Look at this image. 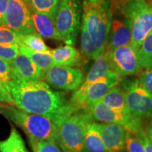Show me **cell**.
I'll use <instances>...</instances> for the list:
<instances>
[{
	"mask_svg": "<svg viewBox=\"0 0 152 152\" xmlns=\"http://www.w3.org/2000/svg\"><path fill=\"white\" fill-rule=\"evenodd\" d=\"M20 53L16 45H0V58L11 64Z\"/></svg>",
	"mask_w": 152,
	"mask_h": 152,
	"instance_id": "obj_29",
	"label": "cell"
},
{
	"mask_svg": "<svg viewBox=\"0 0 152 152\" xmlns=\"http://www.w3.org/2000/svg\"><path fill=\"white\" fill-rule=\"evenodd\" d=\"M121 11L132 26L130 45L137 51L152 30V2L148 0H124Z\"/></svg>",
	"mask_w": 152,
	"mask_h": 152,
	"instance_id": "obj_5",
	"label": "cell"
},
{
	"mask_svg": "<svg viewBox=\"0 0 152 152\" xmlns=\"http://www.w3.org/2000/svg\"><path fill=\"white\" fill-rule=\"evenodd\" d=\"M108 50L110 68L116 75L130 76L140 72L137 51L130 45Z\"/></svg>",
	"mask_w": 152,
	"mask_h": 152,
	"instance_id": "obj_12",
	"label": "cell"
},
{
	"mask_svg": "<svg viewBox=\"0 0 152 152\" xmlns=\"http://www.w3.org/2000/svg\"><path fill=\"white\" fill-rule=\"evenodd\" d=\"M29 142L34 152H61L55 142L39 141L29 139Z\"/></svg>",
	"mask_w": 152,
	"mask_h": 152,
	"instance_id": "obj_27",
	"label": "cell"
},
{
	"mask_svg": "<svg viewBox=\"0 0 152 152\" xmlns=\"http://www.w3.org/2000/svg\"><path fill=\"white\" fill-rule=\"evenodd\" d=\"M32 19L35 31L46 39L63 41L56 28L54 20L46 14L32 11Z\"/></svg>",
	"mask_w": 152,
	"mask_h": 152,
	"instance_id": "obj_17",
	"label": "cell"
},
{
	"mask_svg": "<svg viewBox=\"0 0 152 152\" xmlns=\"http://www.w3.org/2000/svg\"><path fill=\"white\" fill-rule=\"evenodd\" d=\"M0 113L20 127L28 139L56 142L57 125L49 118L28 113L9 104L1 108Z\"/></svg>",
	"mask_w": 152,
	"mask_h": 152,
	"instance_id": "obj_3",
	"label": "cell"
},
{
	"mask_svg": "<svg viewBox=\"0 0 152 152\" xmlns=\"http://www.w3.org/2000/svg\"><path fill=\"white\" fill-rule=\"evenodd\" d=\"M9 0H0V25H2Z\"/></svg>",
	"mask_w": 152,
	"mask_h": 152,
	"instance_id": "obj_35",
	"label": "cell"
},
{
	"mask_svg": "<svg viewBox=\"0 0 152 152\" xmlns=\"http://www.w3.org/2000/svg\"><path fill=\"white\" fill-rule=\"evenodd\" d=\"M125 149L128 152H145L143 144L137 137L127 132Z\"/></svg>",
	"mask_w": 152,
	"mask_h": 152,
	"instance_id": "obj_30",
	"label": "cell"
},
{
	"mask_svg": "<svg viewBox=\"0 0 152 152\" xmlns=\"http://www.w3.org/2000/svg\"><path fill=\"white\" fill-rule=\"evenodd\" d=\"M51 54L54 62V66H65L75 67L83 62L80 53L72 45H66L51 50Z\"/></svg>",
	"mask_w": 152,
	"mask_h": 152,
	"instance_id": "obj_16",
	"label": "cell"
},
{
	"mask_svg": "<svg viewBox=\"0 0 152 152\" xmlns=\"http://www.w3.org/2000/svg\"><path fill=\"white\" fill-rule=\"evenodd\" d=\"M84 145L85 152H108L94 121L87 127Z\"/></svg>",
	"mask_w": 152,
	"mask_h": 152,
	"instance_id": "obj_20",
	"label": "cell"
},
{
	"mask_svg": "<svg viewBox=\"0 0 152 152\" xmlns=\"http://www.w3.org/2000/svg\"><path fill=\"white\" fill-rule=\"evenodd\" d=\"M18 49L21 54H24L28 58H29L32 61L39 67L42 71H45L52 66H54V62L53 60L50 52H37L32 50L25 46L21 42L20 45H18Z\"/></svg>",
	"mask_w": 152,
	"mask_h": 152,
	"instance_id": "obj_21",
	"label": "cell"
},
{
	"mask_svg": "<svg viewBox=\"0 0 152 152\" xmlns=\"http://www.w3.org/2000/svg\"><path fill=\"white\" fill-rule=\"evenodd\" d=\"M32 11L46 14L54 20L61 0H26Z\"/></svg>",
	"mask_w": 152,
	"mask_h": 152,
	"instance_id": "obj_23",
	"label": "cell"
},
{
	"mask_svg": "<svg viewBox=\"0 0 152 152\" xmlns=\"http://www.w3.org/2000/svg\"><path fill=\"white\" fill-rule=\"evenodd\" d=\"M137 137L140 139V141L143 144L145 152H152V142L150 141V140L148 138V137L144 130Z\"/></svg>",
	"mask_w": 152,
	"mask_h": 152,
	"instance_id": "obj_34",
	"label": "cell"
},
{
	"mask_svg": "<svg viewBox=\"0 0 152 152\" xmlns=\"http://www.w3.org/2000/svg\"><path fill=\"white\" fill-rule=\"evenodd\" d=\"M6 104H5V103H2V102H0V109H1V108H3L4 106Z\"/></svg>",
	"mask_w": 152,
	"mask_h": 152,
	"instance_id": "obj_37",
	"label": "cell"
},
{
	"mask_svg": "<svg viewBox=\"0 0 152 152\" xmlns=\"http://www.w3.org/2000/svg\"><path fill=\"white\" fill-rule=\"evenodd\" d=\"M11 68L10 64L0 58V83L8 91H9V85L11 80Z\"/></svg>",
	"mask_w": 152,
	"mask_h": 152,
	"instance_id": "obj_31",
	"label": "cell"
},
{
	"mask_svg": "<svg viewBox=\"0 0 152 152\" xmlns=\"http://www.w3.org/2000/svg\"><path fill=\"white\" fill-rule=\"evenodd\" d=\"M132 26L127 18L114 19L110 28L106 48L113 49L130 45Z\"/></svg>",
	"mask_w": 152,
	"mask_h": 152,
	"instance_id": "obj_15",
	"label": "cell"
},
{
	"mask_svg": "<svg viewBox=\"0 0 152 152\" xmlns=\"http://www.w3.org/2000/svg\"><path fill=\"white\" fill-rule=\"evenodd\" d=\"M0 152H29L21 136L16 129L12 128L9 136L0 142Z\"/></svg>",
	"mask_w": 152,
	"mask_h": 152,
	"instance_id": "obj_22",
	"label": "cell"
},
{
	"mask_svg": "<svg viewBox=\"0 0 152 152\" xmlns=\"http://www.w3.org/2000/svg\"><path fill=\"white\" fill-rule=\"evenodd\" d=\"M96 127L108 152H123L127 131L115 123H96Z\"/></svg>",
	"mask_w": 152,
	"mask_h": 152,
	"instance_id": "obj_13",
	"label": "cell"
},
{
	"mask_svg": "<svg viewBox=\"0 0 152 152\" xmlns=\"http://www.w3.org/2000/svg\"><path fill=\"white\" fill-rule=\"evenodd\" d=\"M99 102L112 109L130 113L126 103L125 92L118 84L112 87Z\"/></svg>",
	"mask_w": 152,
	"mask_h": 152,
	"instance_id": "obj_19",
	"label": "cell"
},
{
	"mask_svg": "<svg viewBox=\"0 0 152 152\" xmlns=\"http://www.w3.org/2000/svg\"><path fill=\"white\" fill-rule=\"evenodd\" d=\"M125 92L128 110L135 118H152V96L139 83L138 80H123L121 83Z\"/></svg>",
	"mask_w": 152,
	"mask_h": 152,
	"instance_id": "obj_9",
	"label": "cell"
},
{
	"mask_svg": "<svg viewBox=\"0 0 152 152\" xmlns=\"http://www.w3.org/2000/svg\"><path fill=\"white\" fill-rule=\"evenodd\" d=\"M9 87L15 106L28 113L49 118L57 126L73 114L65 93L52 90L46 82L11 80Z\"/></svg>",
	"mask_w": 152,
	"mask_h": 152,
	"instance_id": "obj_1",
	"label": "cell"
},
{
	"mask_svg": "<svg viewBox=\"0 0 152 152\" xmlns=\"http://www.w3.org/2000/svg\"><path fill=\"white\" fill-rule=\"evenodd\" d=\"M19 39L25 46L37 52H50L51 49L47 46L42 38L38 33H32L19 36Z\"/></svg>",
	"mask_w": 152,
	"mask_h": 152,
	"instance_id": "obj_26",
	"label": "cell"
},
{
	"mask_svg": "<svg viewBox=\"0 0 152 152\" xmlns=\"http://www.w3.org/2000/svg\"><path fill=\"white\" fill-rule=\"evenodd\" d=\"M87 111L94 120L102 123H115L122 125L127 132L135 137H138L143 131L142 120L135 118L130 113L112 109L99 101L90 106Z\"/></svg>",
	"mask_w": 152,
	"mask_h": 152,
	"instance_id": "obj_8",
	"label": "cell"
},
{
	"mask_svg": "<svg viewBox=\"0 0 152 152\" xmlns=\"http://www.w3.org/2000/svg\"><path fill=\"white\" fill-rule=\"evenodd\" d=\"M42 79L54 88L75 91L83 84L84 75L78 68L55 65L44 71Z\"/></svg>",
	"mask_w": 152,
	"mask_h": 152,
	"instance_id": "obj_11",
	"label": "cell"
},
{
	"mask_svg": "<svg viewBox=\"0 0 152 152\" xmlns=\"http://www.w3.org/2000/svg\"><path fill=\"white\" fill-rule=\"evenodd\" d=\"M0 102L14 106V102L11 93L0 83Z\"/></svg>",
	"mask_w": 152,
	"mask_h": 152,
	"instance_id": "obj_33",
	"label": "cell"
},
{
	"mask_svg": "<svg viewBox=\"0 0 152 152\" xmlns=\"http://www.w3.org/2000/svg\"><path fill=\"white\" fill-rule=\"evenodd\" d=\"M80 54L83 58L87 60H95L101 54L83 23L81 25Z\"/></svg>",
	"mask_w": 152,
	"mask_h": 152,
	"instance_id": "obj_25",
	"label": "cell"
},
{
	"mask_svg": "<svg viewBox=\"0 0 152 152\" xmlns=\"http://www.w3.org/2000/svg\"><path fill=\"white\" fill-rule=\"evenodd\" d=\"M112 10L109 0H84L82 23L102 54L106 49L108 35L112 23Z\"/></svg>",
	"mask_w": 152,
	"mask_h": 152,
	"instance_id": "obj_2",
	"label": "cell"
},
{
	"mask_svg": "<svg viewBox=\"0 0 152 152\" xmlns=\"http://www.w3.org/2000/svg\"><path fill=\"white\" fill-rule=\"evenodd\" d=\"M92 117L87 111L68 115L57 126L56 142L64 152H85V137Z\"/></svg>",
	"mask_w": 152,
	"mask_h": 152,
	"instance_id": "obj_4",
	"label": "cell"
},
{
	"mask_svg": "<svg viewBox=\"0 0 152 152\" xmlns=\"http://www.w3.org/2000/svg\"><path fill=\"white\" fill-rule=\"evenodd\" d=\"M145 133L148 137V138L150 140V141L152 142V120L149 123V124L147 125Z\"/></svg>",
	"mask_w": 152,
	"mask_h": 152,
	"instance_id": "obj_36",
	"label": "cell"
},
{
	"mask_svg": "<svg viewBox=\"0 0 152 152\" xmlns=\"http://www.w3.org/2000/svg\"><path fill=\"white\" fill-rule=\"evenodd\" d=\"M21 44L19 36L4 25H0V45H16Z\"/></svg>",
	"mask_w": 152,
	"mask_h": 152,
	"instance_id": "obj_28",
	"label": "cell"
},
{
	"mask_svg": "<svg viewBox=\"0 0 152 152\" xmlns=\"http://www.w3.org/2000/svg\"><path fill=\"white\" fill-rule=\"evenodd\" d=\"M139 83L152 96V68L145 70L138 79Z\"/></svg>",
	"mask_w": 152,
	"mask_h": 152,
	"instance_id": "obj_32",
	"label": "cell"
},
{
	"mask_svg": "<svg viewBox=\"0 0 152 152\" xmlns=\"http://www.w3.org/2000/svg\"><path fill=\"white\" fill-rule=\"evenodd\" d=\"M113 72L109 65V50L106 48L105 51L101 54L98 58L94 60L90 71H89L85 81L80 87H85L96 80L107 75L108 74Z\"/></svg>",
	"mask_w": 152,
	"mask_h": 152,
	"instance_id": "obj_18",
	"label": "cell"
},
{
	"mask_svg": "<svg viewBox=\"0 0 152 152\" xmlns=\"http://www.w3.org/2000/svg\"><path fill=\"white\" fill-rule=\"evenodd\" d=\"M148 1H151V2H152V0H148Z\"/></svg>",
	"mask_w": 152,
	"mask_h": 152,
	"instance_id": "obj_38",
	"label": "cell"
},
{
	"mask_svg": "<svg viewBox=\"0 0 152 152\" xmlns=\"http://www.w3.org/2000/svg\"><path fill=\"white\" fill-rule=\"evenodd\" d=\"M121 81V77L113 72L104 76L85 87H80L68 100L71 113L79 111H87L92 104L99 101L112 87Z\"/></svg>",
	"mask_w": 152,
	"mask_h": 152,
	"instance_id": "obj_6",
	"label": "cell"
},
{
	"mask_svg": "<svg viewBox=\"0 0 152 152\" xmlns=\"http://www.w3.org/2000/svg\"><path fill=\"white\" fill-rule=\"evenodd\" d=\"M137 54L140 69L152 68V30L137 51Z\"/></svg>",
	"mask_w": 152,
	"mask_h": 152,
	"instance_id": "obj_24",
	"label": "cell"
},
{
	"mask_svg": "<svg viewBox=\"0 0 152 152\" xmlns=\"http://www.w3.org/2000/svg\"><path fill=\"white\" fill-rule=\"evenodd\" d=\"M80 18L79 0H61L56 13L54 23L63 42L75 45Z\"/></svg>",
	"mask_w": 152,
	"mask_h": 152,
	"instance_id": "obj_7",
	"label": "cell"
},
{
	"mask_svg": "<svg viewBox=\"0 0 152 152\" xmlns=\"http://www.w3.org/2000/svg\"><path fill=\"white\" fill-rule=\"evenodd\" d=\"M11 80L23 82L42 80L43 71L24 54L19 53L10 64Z\"/></svg>",
	"mask_w": 152,
	"mask_h": 152,
	"instance_id": "obj_14",
	"label": "cell"
},
{
	"mask_svg": "<svg viewBox=\"0 0 152 152\" xmlns=\"http://www.w3.org/2000/svg\"><path fill=\"white\" fill-rule=\"evenodd\" d=\"M2 25L18 36L36 32L31 9L26 0H9Z\"/></svg>",
	"mask_w": 152,
	"mask_h": 152,
	"instance_id": "obj_10",
	"label": "cell"
}]
</instances>
